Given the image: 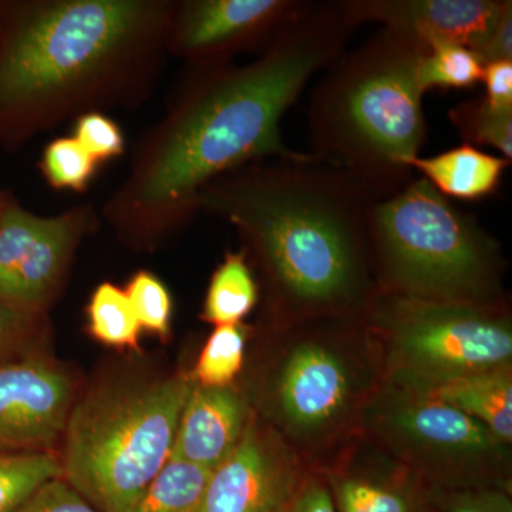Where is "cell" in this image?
Segmentation results:
<instances>
[{"label":"cell","mask_w":512,"mask_h":512,"mask_svg":"<svg viewBox=\"0 0 512 512\" xmlns=\"http://www.w3.org/2000/svg\"><path fill=\"white\" fill-rule=\"evenodd\" d=\"M356 28L343 0L311 2L254 62L188 67L163 117L134 143L130 170L101 207V220L127 247L154 251L197 218L198 197L212 181L302 156L286 146L282 119Z\"/></svg>","instance_id":"1"},{"label":"cell","mask_w":512,"mask_h":512,"mask_svg":"<svg viewBox=\"0 0 512 512\" xmlns=\"http://www.w3.org/2000/svg\"><path fill=\"white\" fill-rule=\"evenodd\" d=\"M375 197L311 153L212 181L198 212L237 229L256 266L266 325L362 315L377 295L369 224Z\"/></svg>","instance_id":"2"},{"label":"cell","mask_w":512,"mask_h":512,"mask_svg":"<svg viewBox=\"0 0 512 512\" xmlns=\"http://www.w3.org/2000/svg\"><path fill=\"white\" fill-rule=\"evenodd\" d=\"M174 0H0V148L137 110L167 63Z\"/></svg>","instance_id":"3"},{"label":"cell","mask_w":512,"mask_h":512,"mask_svg":"<svg viewBox=\"0 0 512 512\" xmlns=\"http://www.w3.org/2000/svg\"><path fill=\"white\" fill-rule=\"evenodd\" d=\"M262 348L252 389H244L252 410L308 466H322L360 433L384 382L365 316L265 323Z\"/></svg>","instance_id":"4"},{"label":"cell","mask_w":512,"mask_h":512,"mask_svg":"<svg viewBox=\"0 0 512 512\" xmlns=\"http://www.w3.org/2000/svg\"><path fill=\"white\" fill-rule=\"evenodd\" d=\"M426 50L389 30L340 55L309 101L312 156L375 197L412 180L410 160L426 140L419 63Z\"/></svg>","instance_id":"5"},{"label":"cell","mask_w":512,"mask_h":512,"mask_svg":"<svg viewBox=\"0 0 512 512\" xmlns=\"http://www.w3.org/2000/svg\"><path fill=\"white\" fill-rule=\"evenodd\" d=\"M369 238L377 293L478 305L507 301L497 239L424 178L375 201Z\"/></svg>","instance_id":"6"},{"label":"cell","mask_w":512,"mask_h":512,"mask_svg":"<svg viewBox=\"0 0 512 512\" xmlns=\"http://www.w3.org/2000/svg\"><path fill=\"white\" fill-rule=\"evenodd\" d=\"M190 373L89 394L64 431L62 477L101 512H130L173 454Z\"/></svg>","instance_id":"7"},{"label":"cell","mask_w":512,"mask_h":512,"mask_svg":"<svg viewBox=\"0 0 512 512\" xmlns=\"http://www.w3.org/2000/svg\"><path fill=\"white\" fill-rule=\"evenodd\" d=\"M363 316L382 352L387 382L430 389L512 365L507 301L478 305L377 293Z\"/></svg>","instance_id":"8"},{"label":"cell","mask_w":512,"mask_h":512,"mask_svg":"<svg viewBox=\"0 0 512 512\" xmlns=\"http://www.w3.org/2000/svg\"><path fill=\"white\" fill-rule=\"evenodd\" d=\"M360 433L433 490L511 491V446L426 390L384 380Z\"/></svg>","instance_id":"9"},{"label":"cell","mask_w":512,"mask_h":512,"mask_svg":"<svg viewBox=\"0 0 512 512\" xmlns=\"http://www.w3.org/2000/svg\"><path fill=\"white\" fill-rule=\"evenodd\" d=\"M101 222L92 204L42 217L5 191L0 202V302L46 315L66 284L77 249L99 231Z\"/></svg>","instance_id":"10"},{"label":"cell","mask_w":512,"mask_h":512,"mask_svg":"<svg viewBox=\"0 0 512 512\" xmlns=\"http://www.w3.org/2000/svg\"><path fill=\"white\" fill-rule=\"evenodd\" d=\"M309 5L303 0H174L168 56L198 67L232 62L239 53H261Z\"/></svg>","instance_id":"11"},{"label":"cell","mask_w":512,"mask_h":512,"mask_svg":"<svg viewBox=\"0 0 512 512\" xmlns=\"http://www.w3.org/2000/svg\"><path fill=\"white\" fill-rule=\"evenodd\" d=\"M74 383L56 363L23 355L0 365V451L46 453L64 437Z\"/></svg>","instance_id":"12"},{"label":"cell","mask_w":512,"mask_h":512,"mask_svg":"<svg viewBox=\"0 0 512 512\" xmlns=\"http://www.w3.org/2000/svg\"><path fill=\"white\" fill-rule=\"evenodd\" d=\"M308 464L254 413L241 443L211 473L198 512H275Z\"/></svg>","instance_id":"13"},{"label":"cell","mask_w":512,"mask_h":512,"mask_svg":"<svg viewBox=\"0 0 512 512\" xmlns=\"http://www.w3.org/2000/svg\"><path fill=\"white\" fill-rule=\"evenodd\" d=\"M319 468L336 512H427L429 487L359 433Z\"/></svg>","instance_id":"14"},{"label":"cell","mask_w":512,"mask_h":512,"mask_svg":"<svg viewBox=\"0 0 512 512\" xmlns=\"http://www.w3.org/2000/svg\"><path fill=\"white\" fill-rule=\"evenodd\" d=\"M503 0H343L357 26L382 29L423 50L443 43L473 49L491 25Z\"/></svg>","instance_id":"15"},{"label":"cell","mask_w":512,"mask_h":512,"mask_svg":"<svg viewBox=\"0 0 512 512\" xmlns=\"http://www.w3.org/2000/svg\"><path fill=\"white\" fill-rule=\"evenodd\" d=\"M252 416L247 393L238 384H194L178 421L171 458L214 471L241 443Z\"/></svg>","instance_id":"16"},{"label":"cell","mask_w":512,"mask_h":512,"mask_svg":"<svg viewBox=\"0 0 512 512\" xmlns=\"http://www.w3.org/2000/svg\"><path fill=\"white\" fill-rule=\"evenodd\" d=\"M510 165L507 158L468 144L433 157L417 156L409 163L412 171H417L443 197L463 201L484 200L495 194Z\"/></svg>","instance_id":"17"},{"label":"cell","mask_w":512,"mask_h":512,"mask_svg":"<svg viewBox=\"0 0 512 512\" xmlns=\"http://www.w3.org/2000/svg\"><path fill=\"white\" fill-rule=\"evenodd\" d=\"M426 390L512 446V365L456 377Z\"/></svg>","instance_id":"18"},{"label":"cell","mask_w":512,"mask_h":512,"mask_svg":"<svg viewBox=\"0 0 512 512\" xmlns=\"http://www.w3.org/2000/svg\"><path fill=\"white\" fill-rule=\"evenodd\" d=\"M261 298L258 279L244 251H229L212 272L201 319L218 326L239 325L254 311Z\"/></svg>","instance_id":"19"},{"label":"cell","mask_w":512,"mask_h":512,"mask_svg":"<svg viewBox=\"0 0 512 512\" xmlns=\"http://www.w3.org/2000/svg\"><path fill=\"white\" fill-rule=\"evenodd\" d=\"M211 473L170 458L130 512H198Z\"/></svg>","instance_id":"20"},{"label":"cell","mask_w":512,"mask_h":512,"mask_svg":"<svg viewBox=\"0 0 512 512\" xmlns=\"http://www.w3.org/2000/svg\"><path fill=\"white\" fill-rule=\"evenodd\" d=\"M86 312L87 329L97 342L110 348L138 349L141 326L123 288L103 282L90 296Z\"/></svg>","instance_id":"21"},{"label":"cell","mask_w":512,"mask_h":512,"mask_svg":"<svg viewBox=\"0 0 512 512\" xmlns=\"http://www.w3.org/2000/svg\"><path fill=\"white\" fill-rule=\"evenodd\" d=\"M249 338L251 329L244 323L214 328L190 373L192 382L205 387L237 384L247 363Z\"/></svg>","instance_id":"22"},{"label":"cell","mask_w":512,"mask_h":512,"mask_svg":"<svg viewBox=\"0 0 512 512\" xmlns=\"http://www.w3.org/2000/svg\"><path fill=\"white\" fill-rule=\"evenodd\" d=\"M62 460L55 451H0V512H15L47 481L62 477Z\"/></svg>","instance_id":"23"},{"label":"cell","mask_w":512,"mask_h":512,"mask_svg":"<svg viewBox=\"0 0 512 512\" xmlns=\"http://www.w3.org/2000/svg\"><path fill=\"white\" fill-rule=\"evenodd\" d=\"M448 117L468 146L491 147L512 160V109H498L481 97L457 104Z\"/></svg>","instance_id":"24"},{"label":"cell","mask_w":512,"mask_h":512,"mask_svg":"<svg viewBox=\"0 0 512 512\" xmlns=\"http://www.w3.org/2000/svg\"><path fill=\"white\" fill-rule=\"evenodd\" d=\"M484 64L470 47L443 43L427 50L419 63L423 92L431 89H471L483 79Z\"/></svg>","instance_id":"25"},{"label":"cell","mask_w":512,"mask_h":512,"mask_svg":"<svg viewBox=\"0 0 512 512\" xmlns=\"http://www.w3.org/2000/svg\"><path fill=\"white\" fill-rule=\"evenodd\" d=\"M100 164L72 136L57 137L43 148L39 170L47 185L56 191L83 194Z\"/></svg>","instance_id":"26"},{"label":"cell","mask_w":512,"mask_h":512,"mask_svg":"<svg viewBox=\"0 0 512 512\" xmlns=\"http://www.w3.org/2000/svg\"><path fill=\"white\" fill-rule=\"evenodd\" d=\"M136 313L141 330L165 339L170 335L173 299L160 278L148 271H137L124 288Z\"/></svg>","instance_id":"27"},{"label":"cell","mask_w":512,"mask_h":512,"mask_svg":"<svg viewBox=\"0 0 512 512\" xmlns=\"http://www.w3.org/2000/svg\"><path fill=\"white\" fill-rule=\"evenodd\" d=\"M47 332L46 315L20 311L0 302V365L32 348Z\"/></svg>","instance_id":"28"},{"label":"cell","mask_w":512,"mask_h":512,"mask_svg":"<svg viewBox=\"0 0 512 512\" xmlns=\"http://www.w3.org/2000/svg\"><path fill=\"white\" fill-rule=\"evenodd\" d=\"M72 137L100 165L123 156L126 151L123 130L109 114L90 113L79 117L74 121Z\"/></svg>","instance_id":"29"},{"label":"cell","mask_w":512,"mask_h":512,"mask_svg":"<svg viewBox=\"0 0 512 512\" xmlns=\"http://www.w3.org/2000/svg\"><path fill=\"white\" fill-rule=\"evenodd\" d=\"M427 512H512V493L503 488H429Z\"/></svg>","instance_id":"30"},{"label":"cell","mask_w":512,"mask_h":512,"mask_svg":"<svg viewBox=\"0 0 512 512\" xmlns=\"http://www.w3.org/2000/svg\"><path fill=\"white\" fill-rule=\"evenodd\" d=\"M15 512H101L93 507L79 491L74 490L63 477L43 484L22 507Z\"/></svg>","instance_id":"31"},{"label":"cell","mask_w":512,"mask_h":512,"mask_svg":"<svg viewBox=\"0 0 512 512\" xmlns=\"http://www.w3.org/2000/svg\"><path fill=\"white\" fill-rule=\"evenodd\" d=\"M275 512H336L325 477L308 466L296 487Z\"/></svg>","instance_id":"32"},{"label":"cell","mask_w":512,"mask_h":512,"mask_svg":"<svg viewBox=\"0 0 512 512\" xmlns=\"http://www.w3.org/2000/svg\"><path fill=\"white\" fill-rule=\"evenodd\" d=\"M478 59L485 64L512 60V2L503 0L497 15L473 47Z\"/></svg>","instance_id":"33"},{"label":"cell","mask_w":512,"mask_h":512,"mask_svg":"<svg viewBox=\"0 0 512 512\" xmlns=\"http://www.w3.org/2000/svg\"><path fill=\"white\" fill-rule=\"evenodd\" d=\"M484 99L498 109H512V60L485 64Z\"/></svg>","instance_id":"34"},{"label":"cell","mask_w":512,"mask_h":512,"mask_svg":"<svg viewBox=\"0 0 512 512\" xmlns=\"http://www.w3.org/2000/svg\"><path fill=\"white\" fill-rule=\"evenodd\" d=\"M3 195H5V191L0 190V202L3 200Z\"/></svg>","instance_id":"35"}]
</instances>
